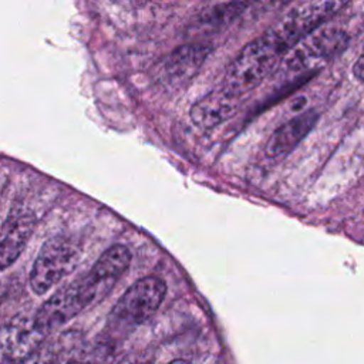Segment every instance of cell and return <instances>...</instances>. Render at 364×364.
Wrapping results in <instances>:
<instances>
[{
    "mask_svg": "<svg viewBox=\"0 0 364 364\" xmlns=\"http://www.w3.org/2000/svg\"><path fill=\"white\" fill-rule=\"evenodd\" d=\"M245 7H247V3H239V1L213 4L212 7L203 10L199 14L198 20L195 21V26L205 31L219 30L226 24H229L232 20H235L243 11Z\"/></svg>",
    "mask_w": 364,
    "mask_h": 364,
    "instance_id": "obj_13",
    "label": "cell"
},
{
    "mask_svg": "<svg viewBox=\"0 0 364 364\" xmlns=\"http://www.w3.org/2000/svg\"><path fill=\"white\" fill-rule=\"evenodd\" d=\"M132 255L124 245H114L108 247L88 270L104 296L109 293L118 279L128 270Z\"/></svg>",
    "mask_w": 364,
    "mask_h": 364,
    "instance_id": "obj_12",
    "label": "cell"
},
{
    "mask_svg": "<svg viewBox=\"0 0 364 364\" xmlns=\"http://www.w3.org/2000/svg\"><path fill=\"white\" fill-rule=\"evenodd\" d=\"M279 55L257 37L246 44L226 68L223 87L226 91L242 95L256 88L273 70Z\"/></svg>",
    "mask_w": 364,
    "mask_h": 364,
    "instance_id": "obj_5",
    "label": "cell"
},
{
    "mask_svg": "<svg viewBox=\"0 0 364 364\" xmlns=\"http://www.w3.org/2000/svg\"><path fill=\"white\" fill-rule=\"evenodd\" d=\"M212 48L208 44H186L168 54L158 68V77L171 87L189 81L206 61Z\"/></svg>",
    "mask_w": 364,
    "mask_h": 364,
    "instance_id": "obj_9",
    "label": "cell"
},
{
    "mask_svg": "<svg viewBox=\"0 0 364 364\" xmlns=\"http://www.w3.org/2000/svg\"><path fill=\"white\" fill-rule=\"evenodd\" d=\"M17 364H60V361L57 354L51 348L40 347Z\"/></svg>",
    "mask_w": 364,
    "mask_h": 364,
    "instance_id": "obj_14",
    "label": "cell"
},
{
    "mask_svg": "<svg viewBox=\"0 0 364 364\" xmlns=\"http://www.w3.org/2000/svg\"><path fill=\"white\" fill-rule=\"evenodd\" d=\"M346 3L343 1H304L287 10L273 23L260 38L279 55L289 53L294 46L337 13Z\"/></svg>",
    "mask_w": 364,
    "mask_h": 364,
    "instance_id": "obj_1",
    "label": "cell"
},
{
    "mask_svg": "<svg viewBox=\"0 0 364 364\" xmlns=\"http://www.w3.org/2000/svg\"><path fill=\"white\" fill-rule=\"evenodd\" d=\"M34 229V213L24 205H13L0 228V272L20 257Z\"/></svg>",
    "mask_w": 364,
    "mask_h": 364,
    "instance_id": "obj_7",
    "label": "cell"
},
{
    "mask_svg": "<svg viewBox=\"0 0 364 364\" xmlns=\"http://www.w3.org/2000/svg\"><path fill=\"white\" fill-rule=\"evenodd\" d=\"M102 297L104 294L87 272L50 296L37 310L33 320L47 334Z\"/></svg>",
    "mask_w": 364,
    "mask_h": 364,
    "instance_id": "obj_2",
    "label": "cell"
},
{
    "mask_svg": "<svg viewBox=\"0 0 364 364\" xmlns=\"http://www.w3.org/2000/svg\"><path fill=\"white\" fill-rule=\"evenodd\" d=\"M239 107L240 97L220 88L210 91L198 100L192 105L189 117L196 127L202 129H212L232 118L237 112Z\"/></svg>",
    "mask_w": 364,
    "mask_h": 364,
    "instance_id": "obj_10",
    "label": "cell"
},
{
    "mask_svg": "<svg viewBox=\"0 0 364 364\" xmlns=\"http://www.w3.org/2000/svg\"><path fill=\"white\" fill-rule=\"evenodd\" d=\"M46 333L41 331L33 318L16 317L0 327V360L14 363L40 348Z\"/></svg>",
    "mask_w": 364,
    "mask_h": 364,
    "instance_id": "obj_8",
    "label": "cell"
},
{
    "mask_svg": "<svg viewBox=\"0 0 364 364\" xmlns=\"http://www.w3.org/2000/svg\"><path fill=\"white\" fill-rule=\"evenodd\" d=\"M318 119L316 109H306L287 119L284 124L277 127L269 136L264 152L269 158L276 159L291 152L304 136L313 129Z\"/></svg>",
    "mask_w": 364,
    "mask_h": 364,
    "instance_id": "obj_11",
    "label": "cell"
},
{
    "mask_svg": "<svg viewBox=\"0 0 364 364\" xmlns=\"http://www.w3.org/2000/svg\"><path fill=\"white\" fill-rule=\"evenodd\" d=\"M171 364H189V363L185 361V360H175V361H172Z\"/></svg>",
    "mask_w": 364,
    "mask_h": 364,
    "instance_id": "obj_16",
    "label": "cell"
},
{
    "mask_svg": "<svg viewBox=\"0 0 364 364\" xmlns=\"http://www.w3.org/2000/svg\"><path fill=\"white\" fill-rule=\"evenodd\" d=\"M166 284L156 276H146L132 283L118 299L109 314L115 328H132L146 321L162 304Z\"/></svg>",
    "mask_w": 364,
    "mask_h": 364,
    "instance_id": "obj_4",
    "label": "cell"
},
{
    "mask_svg": "<svg viewBox=\"0 0 364 364\" xmlns=\"http://www.w3.org/2000/svg\"><path fill=\"white\" fill-rule=\"evenodd\" d=\"M78 243L63 235L46 240L30 270V287L36 294H44L70 274L80 260Z\"/></svg>",
    "mask_w": 364,
    "mask_h": 364,
    "instance_id": "obj_3",
    "label": "cell"
},
{
    "mask_svg": "<svg viewBox=\"0 0 364 364\" xmlns=\"http://www.w3.org/2000/svg\"><path fill=\"white\" fill-rule=\"evenodd\" d=\"M68 364H90V363H84V361H71Z\"/></svg>",
    "mask_w": 364,
    "mask_h": 364,
    "instance_id": "obj_17",
    "label": "cell"
},
{
    "mask_svg": "<svg viewBox=\"0 0 364 364\" xmlns=\"http://www.w3.org/2000/svg\"><path fill=\"white\" fill-rule=\"evenodd\" d=\"M1 300H3V293L0 291V306H1Z\"/></svg>",
    "mask_w": 364,
    "mask_h": 364,
    "instance_id": "obj_18",
    "label": "cell"
},
{
    "mask_svg": "<svg viewBox=\"0 0 364 364\" xmlns=\"http://www.w3.org/2000/svg\"><path fill=\"white\" fill-rule=\"evenodd\" d=\"M348 34L338 27H324L313 31L286 55L284 67L289 71L317 68L330 61L348 46Z\"/></svg>",
    "mask_w": 364,
    "mask_h": 364,
    "instance_id": "obj_6",
    "label": "cell"
},
{
    "mask_svg": "<svg viewBox=\"0 0 364 364\" xmlns=\"http://www.w3.org/2000/svg\"><path fill=\"white\" fill-rule=\"evenodd\" d=\"M353 73L355 74V77H357L358 81L363 80V55H358V58H357V61H355V64H354Z\"/></svg>",
    "mask_w": 364,
    "mask_h": 364,
    "instance_id": "obj_15",
    "label": "cell"
}]
</instances>
